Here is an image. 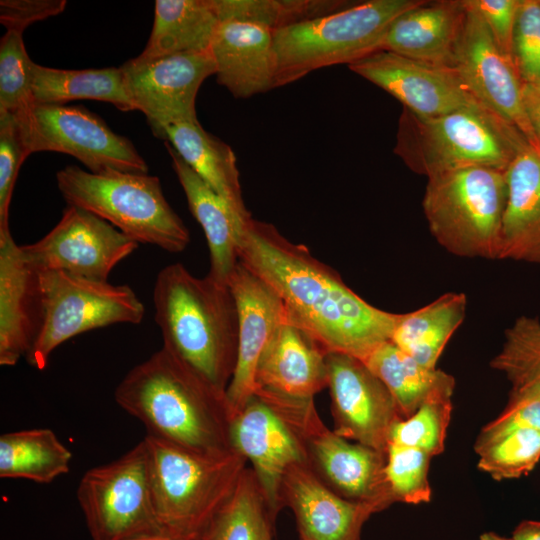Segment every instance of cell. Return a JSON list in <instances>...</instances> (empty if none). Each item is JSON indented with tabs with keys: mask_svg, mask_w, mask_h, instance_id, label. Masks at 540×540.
Returning a JSON list of instances; mask_svg holds the SVG:
<instances>
[{
	"mask_svg": "<svg viewBox=\"0 0 540 540\" xmlns=\"http://www.w3.org/2000/svg\"><path fill=\"white\" fill-rule=\"evenodd\" d=\"M72 452L48 428L0 436V477L49 484L70 471Z\"/></svg>",
	"mask_w": 540,
	"mask_h": 540,
	"instance_id": "4dcf8cb0",
	"label": "cell"
},
{
	"mask_svg": "<svg viewBox=\"0 0 540 540\" xmlns=\"http://www.w3.org/2000/svg\"><path fill=\"white\" fill-rule=\"evenodd\" d=\"M326 366L333 431L386 453L391 430L403 419L388 388L354 356L327 352Z\"/></svg>",
	"mask_w": 540,
	"mask_h": 540,
	"instance_id": "9a60e30c",
	"label": "cell"
},
{
	"mask_svg": "<svg viewBox=\"0 0 540 540\" xmlns=\"http://www.w3.org/2000/svg\"><path fill=\"white\" fill-rule=\"evenodd\" d=\"M505 172L471 167L428 178L422 207L431 234L448 252L500 258Z\"/></svg>",
	"mask_w": 540,
	"mask_h": 540,
	"instance_id": "ba28073f",
	"label": "cell"
},
{
	"mask_svg": "<svg viewBox=\"0 0 540 540\" xmlns=\"http://www.w3.org/2000/svg\"><path fill=\"white\" fill-rule=\"evenodd\" d=\"M454 388L437 389L413 415L399 420L391 430L389 443L417 448L432 457L440 455L445 448Z\"/></svg>",
	"mask_w": 540,
	"mask_h": 540,
	"instance_id": "d590c367",
	"label": "cell"
},
{
	"mask_svg": "<svg viewBox=\"0 0 540 540\" xmlns=\"http://www.w3.org/2000/svg\"><path fill=\"white\" fill-rule=\"evenodd\" d=\"M76 496L92 540H136L165 532L154 506L143 440L87 470Z\"/></svg>",
	"mask_w": 540,
	"mask_h": 540,
	"instance_id": "8fae6325",
	"label": "cell"
},
{
	"mask_svg": "<svg viewBox=\"0 0 540 540\" xmlns=\"http://www.w3.org/2000/svg\"><path fill=\"white\" fill-rule=\"evenodd\" d=\"M463 293H445L412 312L398 314L390 341L420 365L436 369L452 335L465 318Z\"/></svg>",
	"mask_w": 540,
	"mask_h": 540,
	"instance_id": "f1b7e54d",
	"label": "cell"
},
{
	"mask_svg": "<svg viewBox=\"0 0 540 540\" xmlns=\"http://www.w3.org/2000/svg\"><path fill=\"white\" fill-rule=\"evenodd\" d=\"M33 66L22 32L7 30L0 41V112L17 113L33 104Z\"/></svg>",
	"mask_w": 540,
	"mask_h": 540,
	"instance_id": "f35d334b",
	"label": "cell"
},
{
	"mask_svg": "<svg viewBox=\"0 0 540 540\" xmlns=\"http://www.w3.org/2000/svg\"><path fill=\"white\" fill-rule=\"evenodd\" d=\"M38 273L42 320L25 356L37 370H44L54 350L72 337L114 324H139L144 317V305L128 285L60 271Z\"/></svg>",
	"mask_w": 540,
	"mask_h": 540,
	"instance_id": "30bf717a",
	"label": "cell"
},
{
	"mask_svg": "<svg viewBox=\"0 0 540 540\" xmlns=\"http://www.w3.org/2000/svg\"><path fill=\"white\" fill-rule=\"evenodd\" d=\"M523 103L530 124L540 141V93L530 84H523Z\"/></svg>",
	"mask_w": 540,
	"mask_h": 540,
	"instance_id": "f6af8a7d",
	"label": "cell"
},
{
	"mask_svg": "<svg viewBox=\"0 0 540 540\" xmlns=\"http://www.w3.org/2000/svg\"><path fill=\"white\" fill-rule=\"evenodd\" d=\"M267 400L297 434L305 463L329 489L352 502L381 512L395 503L386 479V453L338 435L321 420L314 400L279 396L267 391Z\"/></svg>",
	"mask_w": 540,
	"mask_h": 540,
	"instance_id": "9c48e42d",
	"label": "cell"
},
{
	"mask_svg": "<svg viewBox=\"0 0 540 540\" xmlns=\"http://www.w3.org/2000/svg\"><path fill=\"white\" fill-rule=\"evenodd\" d=\"M515 540H540V521L524 520L512 533Z\"/></svg>",
	"mask_w": 540,
	"mask_h": 540,
	"instance_id": "bcb514c9",
	"label": "cell"
},
{
	"mask_svg": "<svg viewBox=\"0 0 540 540\" xmlns=\"http://www.w3.org/2000/svg\"><path fill=\"white\" fill-rule=\"evenodd\" d=\"M114 399L144 425L146 435L200 454L233 451L226 393L163 347L127 372Z\"/></svg>",
	"mask_w": 540,
	"mask_h": 540,
	"instance_id": "7a4b0ae2",
	"label": "cell"
},
{
	"mask_svg": "<svg viewBox=\"0 0 540 540\" xmlns=\"http://www.w3.org/2000/svg\"><path fill=\"white\" fill-rule=\"evenodd\" d=\"M217 82L236 98H249L274 88V31L249 21L225 20L210 46Z\"/></svg>",
	"mask_w": 540,
	"mask_h": 540,
	"instance_id": "7402d4cb",
	"label": "cell"
},
{
	"mask_svg": "<svg viewBox=\"0 0 540 540\" xmlns=\"http://www.w3.org/2000/svg\"><path fill=\"white\" fill-rule=\"evenodd\" d=\"M348 66L421 117L468 108L487 109L451 68L421 63L386 50L371 53Z\"/></svg>",
	"mask_w": 540,
	"mask_h": 540,
	"instance_id": "e0dca14e",
	"label": "cell"
},
{
	"mask_svg": "<svg viewBox=\"0 0 540 540\" xmlns=\"http://www.w3.org/2000/svg\"><path fill=\"white\" fill-rule=\"evenodd\" d=\"M478 540H515V539L512 536L504 537L495 532H485L479 536Z\"/></svg>",
	"mask_w": 540,
	"mask_h": 540,
	"instance_id": "c3c4849f",
	"label": "cell"
},
{
	"mask_svg": "<svg viewBox=\"0 0 540 540\" xmlns=\"http://www.w3.org/2000/svg\"><path fill=\"white\" fill-rule=\"evenodd\" d=\"M281 497L294 514L300 540H360L363 525L377 513L369 505L337 495L305 462L286 471Z\"/></svg>",
	"mask_w": 540,
	"mask_h": 540,
	"instance_id": "ffe728a7",
	"label": "cell"
},
{
	"mask_svg": "<svg viewBox=\"0 0 540 540\" xmlns=\"http://www.w3.org/2000/svg\"><path fill=\"white\" fill-rule=\"evenodd\" d=\"M32 99L37 104H56L73 100L110 103L121 111H134L125 86L122 68L65 70L34 63Z\"/></svg>",
	"mask_w": 540,
	"mask_h": 540,
	"instance_id": "f546056e",
	"label": "cell"
},
{
	"mask_svg": "<svg viewBox=\"0 0 540 540\" xmlns=\"http://www.w3.org/2000/svg\"><path fill=\"white\" fill-rule=\"evenodd\" d=\"M13 114L29 155L41 151L64 153L92 173L149 171L129 139L81 106L33 103Z\"/></svg>",
	"mask_w": 540,
	"mask_h": 540,
	"instance_id": "7c38bea8",
	"label": "cell"
},
{
	"mask_svg": "<svg viewBox=\"0 0 540 540\" xmlns=\"http://www.w3.org/2000/svg\"><path fill=\"white\" fill-rule=\"evenodd\" d=\"M326 354L308 332L286 320L260 358L255 390L293 399H314L327 387Z\"/></svg>",
	"mask_w": 540,
	"mask_h": 540,
	"instance_id": "603a6c76",
	"label": "cell"
},
{
	"mask_svg": "<svg viewBox=\"0 0 540 540\" xmlns=\"http://www.w3.org/2000/svg\"><path fill=\"white\" fill-rule=\"evenodd\" d=\"M477 467L494 480L520 478L540 460V431L519 429L506 433L475 451Z\"/></svg>",
	"mask_w": 540,
	"mask_h": 540,
	"instance_id": "8d00e7d4",
	"label": "cell"
},
{
	"mask_svg": "<svg viewBox=\"0 0 540 540\" xmlns=\"http://www.w3.org/2000/svg\"><path fill=\"white\" fill-rule=\"evenodd\" d=\"M276 518L253 470L246 467L231 496L200 533V540H273Z\"/></svg>",
	"mask_w": 540,
	"mask_h": 540,
	"instance_id": "d6a6232c",
	"label": "cell"
},
{
	"mask_svg": "<svg viewBox=\"0 0 540 540\" xmlns=\"http://www.w3.org/2000/svg\"><path fill=\"white\" fill-rule=\"evenodd\" d=\"M364 362L388 388L403 419L437 389L455 385L452 375L420 365L391 341L381 344Z\"/></svg>",
	"mask_w": 540,
	"mask_h": 540,
	"instance_id": "1f68e13d",
	"label": "cell"
},
{
	"mask_svg": "<svg viewBox=\"0 0 540 540\" xmlns=\"http://www.w3.org/2000/svg\"><path fill=\"white\" fill-rule=\"evenodd\" d=\"M66 4L65 0H1L0 22L7 30L23 32L32 23L62 13Z\"/></svg>",
	"mask_w": 540,
	"mask_h": 540,
	"instance_id": "ee69618b",
	"label": "cell"
},
{
	"mask_svg": "<svg viewBox=\"0 0 540 540\" xmlns=\"http://www.w3.org/2000/svg\"><path fill=\"white\" fill-rule=\"evenodd\" d=\"M127 93L147 118L156 136L166 125L197 117L200 86L216 67L210 51L171 54L153 58L139 56L122 66Z\"/></svg>",
	"mask_w": 540,
	"mask_h": 540,
	"instance_id": "2e32d148",
	"label": "cell"
},
{
	"mask_svg": "<svg viewBox=\"0 0 540 540\" xmlns=\"http://www.w3.org/2000/svg\"><path fill=\"white\" fill-rule=\"evenodd\" d=\"M221 21L255 22L275 31L340 10L350 2L340 0H213Z\"/></svg>",
	"mask_w": 540,
	"mask_h": 540,
	"instance_id": "e575fe53",
	"label": "cell"
},
{
	"mask_svg": "<svg viewBox=\"0 0 540 540\" xmlns=\"http://www.w3.org/2000/svg\"><path fill=\"white\" fill-rule=\"evenodd\" d=\"M513 61L525 83L540 76V1H521L513 38Z\"/></svg>",
	"mask_w": 540,
	"mask_h": 540,
	"instance_id": "60d3db41",
	"label": "cell"
},
{
	"mask_svg": "<svg viewBox=\"0 0 540 540\" xmlns=\"http://www.w3.org/2000/svg\"><path fill=\"white\" fill-rule=\"evenodd\" d=\"M238 255L278 294L287 321L308 332L326 352L364 361L390 341L398 314L369 304L334 269L272 224L251 218Z\"/></svg>",
	"mask_w": 540,
	"mask_h": 540,
	"instance_id": "6da1fadb",
	"label": "cell"
},
{
	"mask_svg": "<svg viewBox=\"0 0 540 540\" xmlns=\"http://www.w3.org/2000/svg\"><path fill=\"white\" fill-rule=\"evenodd\" d=\"M56 181L67 205L99 216L138 244L176 254L190 243L187 227L156 176L115 170L92 173L68 165L57 172Z\"/></svg>",
	"mask_w": 540,
	"mask_h": 540,
	"instance_id": "5b68a950",
	"label": "cell"
},
{
	"mask_svg": "<svg viewBox=\"0 0 540 540\" xmlns=\"http://www.w3.org/2000/svg\"><path fill=\"white\" fill-rule=\"evenodd\" d=\"M136 540H200L199 535H180L170 532H162L156 535L139 538Z\"/></svg>",
	"mask_w": 540,
	"mask_h": 540,
	"instance_id": "7dc6e473",
	"label": "cell"
},
{
	"mask_svg": "<svg viewBox=\"0 0 540 540\" xmlns=\"http://www.w3.org/2000/svg\"><path fill=\"white\" fill-rule=\"evenodd\" d=\"M465 12L462 0L426 1L392 21L379 50L452 69Z\"/></svg>",
	"mask_w": 540,
	"mask_h": 540,
	"instance_id": "cb8c5ba5",
	"label": "cell"
},
{
	"mask_svg": "<svg viewBox=\"0 0 540 540\" xmlns=\"http://www.w3.org/2000/svg\"><path fill=\"white\" fill-rule=\"evenodd\" d=\"M228 285L236 302L239 325L237 362L226 390L233 414L254 394L260 358L287 316L273 288L240 260Z\"/></svg>",
	"mask_w": 540,
	"mask_h": 540,
	"instance_id": "d6986e66",
	"label": "cell"
},
{
	"mask_svg": "<svg viewBox=\"0 0 540 540\" xmlns=\"http://www.w3.org/2000/svg\"><path fill=\"white\" fill-rule=\"evenodd\" d=\"M30 156L15 114L0 112V230L9 228V206L18 172Z\"/></svg>",
	"mask_w": 540,
	"mask_h": 540,
	"instance_id": "ab89813d",
	"label": "cell"
},
{
	"mask_svg": "<svg viewBox=\"0 0 540 540\" xmlns=\"http://www.w3.org/2000/svg\"><path fill=\"white\" fill-rule=\"evenodd\" d=\"M528 84H530L536 91L540 93V76Z\"/></svg>",
	"mask_w": 540,
	"mask_h": 540,
	"instance_id": "681fc988",
	"label": "cell"
},
{
	"mask_svg": "<svg viewBox=\"0 0 540 540\" xmlns=\"http://www.w3.org/2000/svg\"><path fill=\"white\" fill-rule=\"evenodd\" d=\"M499 259L540 263V150L529 144L506 169Z\"/></svg>",
	"mask_w": 540,
	"mask_h": 540,
	"instance_id": "484cf974",
	"label": "cell"
},
{
	"mask_svg": "<svg viewBox=\"0 0 540 540\" xmlns=\"http://www.w3.org/2000/svg\"><path fill=\"white\" fill-rule=\"evenodd\" d=\"M300 540V539H299Z\"/></svg>",
	"mask_w": 540,
	"mask_h": 540,
	"instance_id": "f907efd6",
	"label": "cell"
},
{
	"mask_svg": "<svg viewBox=\"0 0 540 540\" xmlns=\"http://www.w3.org/2000/svg\"><path fill=\"white\" fill-rule=\"evenodd\" d=\"M164 145L186 196L188 207L205 234L210 252L208 275L228 284L238 262L246 223L224 198L206 184L167 142Z\"/></svg>",
	"mask_w": 540,
	"mask_h": 540,
	"instance_id": "d4e9b609",
	"label": "cell"
},
{
	"mask_svg": "<svg viewBox=\"0 0 540 540\" xmlns=\"http://www.w3.org/2000/svg\"><path fill=\"white\" fill-rule=\"evenodd\" d=\"M231 447L252 465V470L271 511L284 507L281 487L286 471L305 462L302 444L291 426L263 397L253 394L232 414Z\"/></svg>",
	"mask_w": 540,
	"mask_h": 540,
	"instance_id": "ac0fdd59",
	"label": "cell"
},
{
	"mask_svg": "<svg viewBox=\"0 0 540 540\" xmlns=\"http://www.w3.org/2000/svg\"><path fill=\"white\" fill-rule=\"evenodd\" d=\"M163 348L226 393L238 354V311L228 284L196 277L181 263L162 268L153 289Z\"/></svg>",
	"mask_w": 540,
	"mask_h": 540,
	"instance_id": "3957f363",
	"label": "cell"
},
{
	"mask_svg": "<svg viewBox=\"0 0 540 540\" xmlns=\"http://www.w3.org/2000/svg\"><path fill=\"white\" fill-rule=\"evenodd\" d=\"M156 136L167 141L196 174L243 218H252L242 197L233 150L204 130L197 117L172 122Z\"/></svg>",
	"mask_w": 540,
	"mask_h": 540,
	"instance_id": "4316f807",
	"label": "cell"
},
{
	"mask_svg": "<svg viewBox=\"0 0 540 540\" xmlns=\"http://www.w3.org/2000/svg\"><path fill=\"white\" fill-rule=\"evenodd\" d=\"M138 245L99 216L67 205L59 222L45 236L19 247L26 263L37 272L60 271L108 281L114 267Z\"/></svg>",
	"mask_w": 540,
	"mask_h": 540,
	"instance_id": "4fadbf2b",
	"label": "cell"
},
{
	"mask_svg": "<svg viewBox=\"0 0 540 540\" xmlns=\"http://www.w3.org/2000/svg\"><path fill=\"white\" fill-rule=\"evenodd\" d=\"M151 488L166 532L199 535L231 496L247 467L238 452L206 455L146 435Z\"/></svg>",
	"mask_w": 540,
	"mask_h": 540,
	"instance_id": "52a82bcc",
	"label": "cell"
},
{
	"mask_svg": "<svg viewBox=\"0 0 540 540\" xmlns=\"http://www.w3.org/2000/svg\"><path fill=\"white\" fill-rule=\"evenodd\" d=\"M519 429L540 431V400L508 401L499 416L481 429L474 449L476 451L496 438Z\"/></svg>",
	"mask_w": 540,
	"mask_h": 540,
	"instance_id": "7bdbcfd3",
	"label": "cell"
},
{
	"mask_svg": "<svg viewBox=\"0 0 540 540\" xmlns=\"http://www.w3.org/2000/svg\"><path fill=\"white\" fill-rule=\"evenodd\" d=\"M528 145L512 126L485 108L421 117L403 108L394 152L427 178L471 167L506 170Z\"/></svg>",
	"mask_w": 540,
	"mask_h": 540,
	"instance_id": "277c9868",
	"label": "cell"
},
{
	"mask_svg": "<svg viewBox=\"0 0 540 540\" xmlns=\"http://www.w3.org/2000/svg\"><path fill=\"white\" fill-rule=\"evenodd\" d=\"M431 459L423 450L388 444L385 474L395 502L417 505L431 500L428 480Z\"/></svg>",
	"mask_w": 540,
	"mask_h": 540,
	"instance_id": "74e56055",
	"label": "cell"
},
{
	"mask_svg": "<svg viewBox=\"0 0 540 540\" xmlns=\"http://www.w3.org/2000/svg\"><path fill=\"white\" fill-rule=\"evenodd\" d=\"M463 6L465 19L452 69L483 106L515 128L530 146L540 150V141L523 103L524 82L515 64L497 47L482 18Z\"/></svg>",
	"mask_w": 540,
	"mask_h": 540,
	"instance_id": "5bb4252c",
	"label": "cell"
},
{
	"mask_svg": "<svg viewBox=\"0 0 540 540\" xmlns=\"http://www.w3.org/2000/svg\"><path fill=\"white\" fill-rule=\"evenodd\" d=\"M490 366L511 385L508 401L540 400V320L521 316L505 331Z\"/></svg>",
	"mask_w": 540,
	"mask_h": 540,
	"instance_id": "836d02e7",
	"label": "cell"
},
{
	"mask_svg": "<svg viewBox=\"0 0 540 540\" xmlns=\"http://www.w3.org/2000/svg\"><path fill=\"white\" fill-rule=\"evenodd\" d=\"M487 25L497 47L513 61V38L521 1L518 0H462ZM514 63V61H513ZM516 67V66H515Z\"/></svg>",
	"mask_w": 540,
	"mask_h": 540,
	"instance_id": "b9f144b4",
	"label": "cell"
},
{
	"mask_svg": "<svg viewBox=\"0 0 540 540\" xmlns=\"http://www.w3.org/2000/svg\"><path fill=\"white\" fill-rule=\"evenodd\" d=\"M424 0H369L274 31V88L379 51L392 21Z\"/></svg>",
	"mask_w": 540,
	"mask_h": 540,
	"instance_id": "8992f818",
	"label": "cell"
},
{
	"mask_svg": "<svg viewBox=\"0 0 540 540\" xmlns=\"http://www.w3.org/2000/svg\"><path fill=\"white\" fill-rule=\"evenodd\" d=\"M42 320L39 273L26 263L10 229L0 230V365L25 357Z\"/></svg>",
	"mask_w": 540,
	"mask_h": 540,
	"instance_id": "44dd1931",
	"label": "cell"
},
{
	"mask_svg": "<svg viewBox=\"0 0 540 540\" xmlns=\"http://www.w3.org/2000/svg\"><path fill=\"white\" fill-rule=\"evenodd\" d=\"M219 23L213 0H157L151 34L139 57L207 52Z\"/></svg>",
	"mask_w": 540,
	"mask_h": 540,
	"instance_id": "83f0119b",
	"label": "cell"
}]
</instances>
